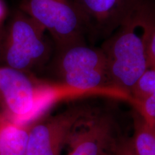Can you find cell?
<instances>
[{
    "label": "cell",
    "mask_w": 155,
    "mask_h": 155,
    "mask_svg": "<svg viewBox=\"0 0 155 155\" xmlns=\"http://www.w3.org/2000/svg\"><path fill=\"white\" fill-rule=\"evenodd\" d=\"M67 155H111L115 143L114 127L109 118L95 115L71 138Z\"/></svg>",
    "instance_id": "obj_8"
},
{
    "label": "cell",
    "mask_w": 155,
    "mask_h": 155,
    "mask_svg": "<svg viewBox=\"0 0 155 155\" xmlns=\"http://www.w3.org/2000/svg\"><path fill=\"white\" fill-rule=\"evenodd\" d=\"M103 90L74 88L33 73L0 65V112L21 124H30L62 101L103 97Z\"/></svg>",
    "instance_id": "obj_1"
},
{
    "label": "cell",
    "mask_w": 155,
    "mask_h": 155,
    "mask_svg": "<svg viewBox=\"0 0 155 155\" xmlns=\"http://www.w3.org/2000/svg\"><path fill=\"white\" fill-rule=\"evenodd\" d=\"M137 29L130 17L100 46L111 84L129 94L139 78L150 67L144 40Z\"/></svg>",
    "instance_id": "obj_4"
},
{
    "label": "cell",
    "mask_w": 155,
    "mask_h": 155,
    "mask_svg": "<svg viewBox=\"0 0 155 155\" xmlns=\"http://www.w3.org/2000/svg\"><path fill=\"white\" fill-rule=\"evenodd\" d=\"M30 124H21L2 116L0 155H26Z\"/></svg>",
    "instance_id": "obj_9"
},
{
    "label": "cell",
    "mask_w": 155,
    "mask_h": 155,
    "mask_svg": "<svg viewBox=\"0 0 155 155\" xmlns=\"http://www.w3.org/2000/svg\"><path fill=\"white\" fill-rule=\"evenodd\" d=\"M48 65L53 77L52 80L68 86L88 90L116 88L108 78L101 48L88 41L55 48Z\"/></svg>",
    "instance_id": "obj_3"
},
{
    "label": "cell",
    "mask_w": 155,
    "mask_h": 155,
    "mask_svg": "<svg viewBox=\"0 0 155 155\" xmlns=\"http://www.w3.org/2000/svg\"><path fill=\"white\" fill-rule=\"evenodd\" d=\"M94 116L89 106L76 105L32 122L26 155H61L65 144Z\"/></svg>",
    "instance_id": "obj_6"
},
{
    "label": "cell",
    "mask_w": 155,
    "mask_h": 155,
    "mask_svg": "<svg viewBox=\"0 0 155 155\" xmlns=\"http://www.w3.org/2000/svg\"><path fill=\"white\" fill-rule=\"evenodd\" d=\"M111 155H136L131 147L130 139L115 141Z\"/></svg>",
    "instance_id": "obj_14"
},
{
    "label": "cell",
    "mask_w": 155,
    "mask_h": 155,
    "mask_svg": "<svg viewBox=\"0 0 155 155\" xmlns=\"http://www.w3.org/2000/svg\"><path fill=\"white\" fill-rule=\"evenodd\" d=\"M20 10L49 34L55 48L87 40V28L77 0H21Z\"/></svg>",
    "instance_id": "obj_5"
},
{
    "label": "cell",
    "mask_w": 155,
    "mask_h": 155,
    "mask_svg": "<svg viewBox=\"0 0 155 155\" xmlns=\"http://www.w3.org/2000/svg\"><path fill=\"white\" fill-rule=\"evenodd\" d=\"M155 94V68L149 67L135 83L131 95L136 101ZM133 104V105H134Z\"/></svg>",
    "instance_id": "obj_12"
},
{
    "label": "cell",
    "mask_w": 155,
    "mask_h": 155,
    "mask_svg": "<svg viewBox=\"0 0 155 155\" xmlns=\"http://www.w3.org/2000/svg\"><path fill=\"white\" fill-rule=\"evenodd\" d=\"M6 14H7V9H6L5 4L2 0H0V27L5 18Z\"/></svg>",
    "instance_id": "obj_15"
},
{
    "label": "cell",
    "mask_w": 155,
    "mask_h": 155,
    "mask_svg": "<svg viewBox=\"0 0 155 155\" xmlns=\"http://www.w3.org/2000/svg\"><path fill=\"white\" fill-rule=\"evenodd\" d=\"M4 36H5V32H4V30L0 27V55H1V48L4 40Z\"/></svg>",
    "instance_id": "obj_16"
},
{
    "label": "cell",
    "mask_w": 155,
    "mask_h": 155,
    "mask_svg": "<svg viewBox=\"0 0 155 155\" xmlns=\"http://www.w3.org/2000/svg\"><path fill=\"white\" fill-rule=\"evenodd\" d=\"M130 142L136 155H155V127L147 123L139 114L134 119Z\"/></svg>",
    "instance_id": "obj_11"
},
{
    "label": "cell",
    "mask_w": 155,
    "mask_h": 155,
    "mask_svg": "<svg viewBox=\"0 0 155 155\" xmlns=\"http://www.w3.org/2000/svg\"><path fill=\"white\" fill-rule=\"evenodd\" d=\"M45 30L19 10L13 16L2 45L0 63L11 68L33 73L49 63L55 45Z\"/></svg>",
    "instance_id": "obj_2"
},
{
    "label": "cell",
    "mask_w": 155,
    "mask_h": 155,
    "mask_svg": "<svg viewBox=\"0 0 155 155\" xmlns=\"http://www.w3.org/2000/svg\"><path fill=\"white\" fill-rule=\"evenodd\" d=\"M131 17L137 28L142 31L150 67L155 68V3L142 0Z\"/></svg>",
    "instance_id": "obj_10"
},
{
    "label": "cell",
    "mask_w": 155,
    "mask_h": 155,
    "mask_svg": "<svg viewBox=\"0 0 155 155\" xmlns=\"http://www.w3.org/2000/svg\"><path fill=\"white\" fill-rule=\"evenodd\" d=\"M2 116V113H1V112H0V119H1Z\"/></svg>",
    "instance_id": "obj_17"
},
{
    "label": "cell",
    "mask_w": 155,
    "mask_h": 155,
    "mask_svg": "<svg viewBox=\"0 0 155 155\" xmlns=\"http://www.w3.org/2000/svg\"><path fill=\"white\" fill-rule=\"evenodd\" d=\"M142 0H77L87 28V40H104L130 18Z\"/></svg>",
    "instance_id": "obj_7"
},
{
    "label": "cell",
    "mask_w": 155,
    "mask_h": 155,
    "mask_svg": "<svg viewBox=\"0 0 155 155\" xmlns=\"http://www.w3.org/2000/svg\"><path fill=\"white\" fill-rule=\"evenodd\" d=\"M133 106L147 123L155 127V94L136 101Z\"/></svg>",
    "instance_id": "obj_13"
}]
</instances>
